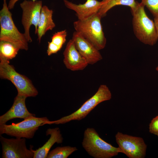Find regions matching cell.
I'll use <instances>...</instances> for the list:
<instances>
[{
	"label": "cell",
	"mask_w": 158,
	"mask_h": 158,
	"mask_svg": "<svg viewBox=\"0 0 158 158\" xmlns=\"http://www.w3.org/2000/svg\"><path fill=\"white\" fill-rule=\"evenodd\" d=\"M0 77L10 80L16 87L17 95L26 97H35L38 92L28 77L17 72L9 61L0 60Z\"/></svg>",
	"instance_id": "8992f818"
},
{
	"label": "cell",
	"mask_w": 158,
	"mask_h": 158,
	"mask_svg": "<svg viewBox=\"0 0 158 158\" xmlns=\"http://www.w3.org/2000/svg\"><path fill=\"white\" fill-rule=\"evenodd\" d=\"M111 97V93L108 86L105 85H101L95 94L86 101L76 111L59 119L53 121H49L46 124H63L72 121L81 120L85 118L98 104L110 100Z\"/></svg>",
	"instance_id": "5b68a950"
},
{
	"label": "cell",
	"mask_w": 158,
	"mask_h": 158,
	"mask_svg": "<svg viewBox=\"0 0 158 158\" xmlns=\"http://www.w3.org/2000/svg\"><path fill=\"white\" fill-rule=\"evenodd\" d=\"M46 135H50L48 140L41 147L34 150L30 147V149L34 154L33 158H46L52 146L55 143L58 144L63 142V138L59 128H48L46 132Z\"/></svg>",
	"instance_id": "9a60e30c"
},
{
	"label": "cell",
	"mask_w": 158,
	"mask_h": 158,
	"mask_svg": "<svg viewBox=\"0 0 158 158\" xmlns=\"http://www.w3.org/2000/svg\"><path fill=\"white\" fill-rule=\"evenodd\" d=\"M156 70L158 72V66H157L156 68Z\"/></svg>",
	"instance_id": "484cf974"
},
{
	"label": "cell",
	"mask_w": 158,
	"mask_h": 158,
	"mask_svg": "<svg viewBox=\"0 0 158 158\" xmlns=\"http://www.w3.org/2000/svg\"><path fill=\"white\" fill-rule=\"evenodd\" d=\"M102 4L98 13L102 18L107 12L113 7L118 5L129 6L131 10L134 8L136 5L135 0H102Z\"/></svg>",
	"instance_id": "e0dca14e"
},
{
	"label": "cell",
	"mask_w": 158,
	"mask_h": 158,
	"mask_svg": "<svg viewBox=\"0 0 158 158\" xmlns=\"http://www.w3.org/2000/svg\"><path fill=\"white\" fill-rule=\"evenodd\" d=\"M101 18L97 13L87 19L78 20L73 23L75 31L99 51L105 47L107 42L101 23Z\"/></svg>",
	"instance_id": "277c9868"
},
{
	"label": "cell",
	"mask_w": 158,
	"mask_h": 158,
	"mask_svg": "<svg viewBox=\"0 0 158 158\" xmlns=\"http://www.w3.org/2000/svg\"><path fill=\"white\" fill-rule=\"evenodd\" d=\"M71 40L76 49L88 64L93 65L102 59L99 50L76 31L73 32Z\"/></svg>",
	"instance_id": "8fae6325"
},
{
	"label": "cell",
	"mask_w": 158,
	"mask_h": 158,
	"mask_svg": "<svg viewBox=\"0 0 158 158\" xmlns=\"http://www.w3.org/2000/svg\"><path fill=\"white\" fill-rule=\"evenodd\" d=\"M49 121L47 117L32 116L17 123L0 126V134H5L17 138H32L39 127Z\"/></svg>",
	"instance_id": "52a82bcc"
},
{
	"label": "cell",
	"mask_w": 158,
	"mask_h": 158,
	"mask_svg": "<svg viewBox=\"0 0 158 158\" xmlns=\"http://www.w3.org/2000/svg\"><path fill=\"white\" fill-rule=\"evenodd\" d=\"M154 22L158 37V17H154Z\"/></svg>",
	"instance_id": "d4e9b609"
},
{
	"label": "cell",
	"mask_w": 158,
	"mask_h": 158,
	"mask_svg": "<svg viewBox=\"0 0 158 158\" xmlns=\"http://www.w3.org/2000/svg\"><path fill=\"white\" fill-rule=\"evenodd\" d=\"M0 41L9 42L20 49H28V42L24 33L20 32L15 24L6 0H3L0 11Z\"/></svg>",
	"instance_id": "7a4b0ae2"
},
{
	"label": "cell",
	"mask_w": 158,
	"mask_h": 158,
	"mask_svg": "<svg viewBox=\"0 0 158 158\" xmlns=\"http://www.w3.org/2000/svg\"><path fill=\"white\" fill-rule=\"evenodd\" d=\"M149 132L158 137V115L151 120L149 126Z\"/></svg>",
	"instance_id": "7402d4cb"
},
{
	"label": "cell",
	"mask_w": 158,
	"mask_h": 158,
	"mask_svg": "<svg viewBox=\"0 0 158 158\" xmlns=\"http://www.w3.org/2000/svg\"><path fill=\"white\" fill-rule=\"evenodd\" d=\"M19 50L9 42L0 41V60L9 61L16 56Z\"/></svg>",
	"instance_id": "ac0fdd59"
},
{
	"label": "cell",
	"mask_w": 158,
	"mask_h": 158,
	"mask_svg": "<svg viewBox=\"0 0 158 158\" xmlns=\"http://www.w3.org/2000/svg\"><path fill=\"white\" fill-rule=\"evenodd\" d=\"M19 0H10L8 4V7L9 10L13 9L16 3ZM35 1L37 0H31Z\"/></svg>",
	"instance_id": "cb8c5ba5"
},
{
	"label": "cell",
	"mask_w": 158,
	"mask_h": 158,
	"mask_svg": "<svg viewBox=\"0 0 158 158\" xmlns=\"http://www.w3.org/2000/svg\"><path fill=\"white\" fill-rule=\"evenodd\" d=\"M53 11L46 6H42L37 25V40L40 43L42 37L49 30L56 26L53 19Z\"/></svg>",
	"instance_id": "2e32d148"
},
{
	"label": "cell",
	"mask_w": 158,
	"mask_h": 158,
	"mask_svg": "<svg viewBox=\"0 0 158 158\" xmlns=\"http://www.w3.org/2000/svg\"><path fill=\"white\" fill-rule=\"evenodd\" d=\"M48 45L47 50V54L48 56L56 53L61 49L55 46L51 42H48Z\"/></svg>",
	"instance_id": "603a6c76"
},
{
	"label": "cell",
	"mask_w": 158,
	"mask_h": 158,
	"mask_svg": "<svg viewBox=\"0 0 158 158\" xmlns=\"http://www.w3.org/2000/svg\"><path fill=\"white\" fill-rule=\"evenodd\" d=\"M63 55L65 65L67 69L71 71L83 70L88 64L76 49L71 39L68 42Z\"/></svg>",
	"instance_id": "7c38bea8"
},
{
	"label": "cell",
	"mask_w": 158,
	"mask_h": 158,
	"mask_svg": "<svg viewBox=\"0 0 158 158\" xmlns=\"http://www.w3.org/2000/svg\"><path fill=\"white\" fill-rule=\"evenodd\" d=\"M3 158H32L34 154L27 148L25 138L8 139L0 136Z\"/></svg>",
	"instance_id": "30bf717a"
},
{
	"label": "cell",
	"mask_w": 158,
	"mask_h": 158,
	"mask_svg": "<svg viewBox=\"0 0 158 158\" xmlns=\"http://www.w3.org/2000/svg\"><path fill=\"white\" fill-rule=\"evenodd\" d=\"M82 145L89 154L95 158H111L122 153L119 147H114L103 140L93 128L85 130Z\"/></svg>",
	"instance_id": "3957f363"
},
{
	"label": "cell",
	"mask_w": 158,
	"mask_h": 158,
	"mask_svg": "<svg viewBox=\"0 0 158 158\" xmlns=\"http://www.w3.org/2000/svg\"><path fill=\"white\" fill-rule=\"evenodd\" d=\"M145 6L141 2L136 1L135 7L131 10L132 25L136 38L144 44L153 46L158 40L154 22L146 14Z\"/></svg>",
	"instance_id": "6da1fadb"
},
{
	"label": "cell",
	"mask_w": 158,
	"mask_h": 158,
	"mask_svg": "<svg viewBox=\"0 0 158 158\" xmlns=\"http://www.w3.org/2000/svg\"><path fill=\"white\" fill-rule=\"evenodd\" d=\"M154 17H158V0H141Z\"/></svg>",
	"instance_id": "44dd1931"
},
{
	"label": "cell",
	"mask_w": 158,
	"mask_h": 158,
	"mask_svg": "<svg viewBox=\"0 0 158 158\" xmlns=\"http://www.w3.org/2000/svg\"><path fill=\"white\" fill-rule=\"evenodd\" d=\"M67 35L66 30L57 32L53 35L51 42L54 45L61 49L66 41Z\"/></svg>",
	"instance_id": "ffe728a7"
},
{
	"label": "cell",
	"mask_w": 158,
	"mask_h": 158,
	"mask_svg": "<svg viewBox=\"0 0 158 158\" xmlns=\"http://www.w3.org/2000/svg\"><path fill=\"white\" fill-rule=\"evenodd\" d=\"M27 97L17 95L15 97L13 104L11 108L5 114L0 116V126L4 124L8 121L15 118L25 119L35 114L30 112L25 104Z\"/></svg>",
	"instance_id": "5bb4252c"
},
{
	"label": "cell",
	"mask_w": 158,
	"mask_h": 158,
	"mask_svg": "<svg viewBox=\"0 0 158 158\" xmlns=\"http://www.w3.org/2000/svg\"><path fill=\"white\" fill-rule=\"evenodd\" d=\"M118 147L129 158H143L146 155L147 145L143 139L118 132L115 135Z\"/></svg>",
	"instance_id": "9c48e42d"
},
{
	"label": "cell",
	"mask_w": 158,
	"mask_h": 158,
	"mask_svg": "<svg viewBox=\"0 0 158 158\" xmlns=\"http://www.w3.org/2000/svg\"><path fill=\"white\" fill-rule=\"evenodd\" d=\"M65 6L74 11L78 20H84L97 13L102 5V1L97 0H86L83 4H77L68 0H63Z\"/></svg>",
	"instance_id": "4fadbf2b"
},
{
	"label": "cell",
	"mask_w": 158,
	"mask_h": 158,
	"mask_svg": "<svg viewBox=\"0 0 158 158\" xmlns=\"http://www.w3.org/2000/svg\"><path fill=\"white\" fill-rule=\"evenodd\" d=\"M22 13L21 23L24 30L25 36L28 42L32 41L30 34L31 26L35 28V33L37 34V25L42 6L41 1H33L24 0L20 4Z\"/></svg>",
	"instance_id": "ba28073f"
},
{
	"label": "cell",
	"mask_w": 158,
	"mask_h": 158,
	"mask_svg": "<svg viewBox=\"0 0 158 158\" xmlns=\"http://www.w3.org/2000/svg\"><path fill=\"white\" fill-rule=\"evenodd\" d=\"M77 150L75 147L65 146L57 147L49 152L47 158H67Z\"/></svg>",
	"instance_id": "d6986e66"
}]
</instances>
